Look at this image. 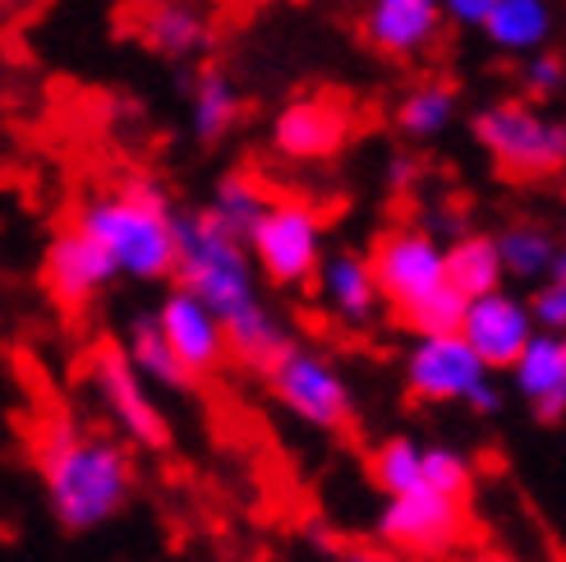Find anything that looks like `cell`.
Returning <instances> with one entry per match:
<instances>
[{"label": "cell", "instance_id": "cell-30", "mask_svg": "<svg viewBox=\"0 0 566 562\" xmlns=\"http://www.w3.org/2000/svg\"><path fill=\"white\" fill-rule=\"evenodd\" d=\"M521 83H525V97L534 102H548V97H562L566 93V55L562 51H530L525 55V70H521Z\"/></svg>", "mask_w": 566, "mask_h": 562}, {"label": "cell", "instance_id": "cell-12", "mask_svg": "<svg viewBox=\"0 0 566 562\" xmlns=\"http://www.w3.org/2000/svg\"><path fill=\"white\" fill-rule=\"evenodd\" d=\"M116 277L120 272L106 259V249L78 227L61 231L42 254V287L61 309H88Z\"/></svg>", "mask_w": 566, "mask_h": 562}, {"label": "cell", "instance_id": "cell-26", "mask_svg": "<svg viewBox=\"0 0 566 562\" xmlns=\"http://www.w3.org/2000/svg\"><path fill=\"white\" fill-rule=\"evenodd\" d=\"M272 204V194H268V185L259 180V176H249V171H231L217 189H212V204H208V212L221 221L231 236H249L253 231V221L263 217V208Z\"/></svg>", "mask_w": 566, "mask_h": 562}, {"label": "cell", "instance_id": "cell-19", "mask_svg": "<svg viewBox=\"0 0 566 562\" xmlns=\"http://www.w3.org/2000/svg\"><path fill=\"white\" fill-rule=\"evenodd\" d=\"M557 33L553 0H497L484 19V38L506 55H530L548 46Z\"/></svg>", "mask_w": 566, "mask_h": 562}, {"label": "cell", "instance_id": "cell-32", "mask_svg": "<svg viewBox=\"0 0 566 562\" xmlns=\"http://www.w3.org/2000/svg\"><path fill=\"white\" fill-rule=\"evenodd\" d=\"M493 6H497V0H442V14H451V19L465 23V28H484V19H489Z\"/></svg>", "mask_w": 566, "mask_h": 562}, {"label": "cell", "instance_id": "cell-14", "mask_svg": "<svg viewBox=\"0 0 566 562\" xmlns=\"http://www.w3.org/2000/svg\"><path fill=\"white\" fill-rule=\"evenodd\" d=\"M539 332L530 319V304L521 295H512L506 287L470 295L465 314H461V336L479 351V360L489 370H512V360L525 351V342Z\"/></svg>", "mask_w": 566, "mask_h": 562}, {"label": "cell", "instance_id": "cell-2", "mask_svg": "<svg viewBox=\"0 0 566 562\" xmlns=\"http://www.w3.org/2000/svg\"><path fill=\"white\" fill-rule=\"evenodd\" d=\"M74 227L88 240H97L106 249V259L116 263V272L129 281H157L176 272L180 212L166 185L153 176H125L106 194H93L78 208Z\"/></svg>", "mask_w": 566, "mask_h": 562}, {"label": "cell", "instance_id": "cell-25", "mask_svg": "<svg viewBox=\"0 0 566 562\" xmlns=\"http://www.w3.org/2000/svg\"><path fill=\"white\" fill-rule=\"evenodd\" d=\"M557 236L544 227V221H512V227L497 231V254L506 277H521V281H544L553 259H557Z\"/></svg>", "mask_w": 566, "mask_h": 562}, {"label": "cell", "instance_id": "cell-38", "mask_svg": "<svg viewBox=\"0 0 566 562\" xmlns=\"http://www.w3.org/2000/svg\"><path fill=\"white\" fill-rule=\"evenodd\" d=\"M562 562H566V558H562Z\"/></svg>", "mask_w": 566, "mask_h": 562}, {"label": "cell", "instance_id": "cell-1", "mask_svg": "<svg viewBox=\"0 0 566 562\" xmlns=\"http://www.w3.org/2000/svg\"><path fill=\"white\" fill-rule=\"evenodd\" d=\"M33 466L51 517L74 535H88L129 508L134 457L125 438L78 425L70 415H51L33 438Z\"/></svg>", "mask_w": 566, "mask_h": 562}, {"label": "cell", "instance_id": "cell-6", "mask_svg": "<svg viewBox=\"0 0 566 562\" xmlns=\"http://www.w3.org/2000/svg\"><path fill=\"white\" fill-rule=\"evenodd\" d=\"M249 259L268 281L276 287H304L314 281L323 254H327V227L323 212L304 199H272L263 217L253 221V231L244 236Z\"/></svg>", "mask_w": 566, "mask_h": 562}, {"label": "cell", "instance_id": "cell-27", "mask_svg": "<svg viewBox=\"0 0 566 562\" xmlns=\"http://www.w3.org/2000/svg\"><path fill=\"white\" fill-rule=\"evenodd\" d=\"M369 475H374V485L391 498V493H410L423 485V443L406 438V434H396L387 443L374 447V457H369Z\"/></svg>", "mask_w": 566, "mask_h": 562}, {"label": "cell", "instance_id": "cell-37", "mask_svg": "<svg viewBox=\"0 0 566 562\" xmlns=\"http://www.w3.org/2000/svg\"><path fill=\"white\" fill-rule=\"evenodd\" d=\"M548 277H562V281H566V249H557V259H553Z\"/></svg>", "mask_w": 566, "mask_h": 562}, {"label": "cell", "instance_id": "cell-31", "mask_svg": "<svg viewBox=\"0 0 566 562\" xmlns=\"http://www.w3.org/2000/svg\"><path fill=\"white\" fill-rule=\"evenodd\" d=\"M525 304L539 332H566V281L562 277H544Z\"/></svg>", "mask_w": 566, "mask_h": 562}, {"label": "cell", "instance_id": "cell-16", "mask_svg": "<svg viewBox=\"0 0 566 562\" xmlns=\"http://www.w3.org/2000/svg\"><path fill=\"white\" fill-rule=\"evenodd\" d=\"M512 387L521 402L553 425L566 415V332H534L512 360Z\"/></svg>", "mask_w": 566, "mask_h": 562}, {"label": "cell", "instance_id": "cell-21", "mask_svg": "<svg viewBox=\"0 0 566 562\" xmlns=\"http://www.w3.org/2000/svg\"><path fill=\"white\" fill-rule=\"evenodd\" d=\"M240 111H244V97L231 74L217 65L198 70V79L189 83V116H193V134L203 144H217V138L231 134L240 125Z\"/></svg>", "mask_w": 566, "mask_h": 562}, {"label": "cell", "instance_id": "cell-17", "mask_svg": "<svg viewBox=\"0 0 566 562\" xmlns=\"http://www.w3.org/2000/svg\"><path fill=\"white\" fill-rule=\"evenodd\" d=\"M134 33L148 51L166 55V61H189V55L208 51L212 19L198 0H148L134 14Z\"/></svg>", "mask_w": 566, "mask_h": 562}, {"label": "cell", "instance_id": "cell-28", "mask_svg": "<svg viewBox=\"0 0 566 562\" xmlns=\"http://www.w3.org/2000/svg\"><path fill=\"white\" fill-rule=\"evenodd\" d=\"M423 485L451 493V498H465L474 485V466L461 447H447V443H423Z\"/></svg>", "mask_w": 566, "mask_h": 562}, {"label": "cell", "instance_id": "cell-4", "mask_svg": "<svg viewBox=\"0 0 566 562\" xmlns=\"http://www.w3.org/2000/svg\"><path fill=\"white\" fill-rule=\"evenodd\" d=\"M406 387L429 406H470L479 415L502 406L493 370L461 332H415V346L406 351Z\"/></svg>", "mask_w": 566, "mask_h": 562}, {"label": "cell", "instance_id": "cell-34", "mask_svg": "<svg viewBox=\"0 0 566 562\" xmlns=\"http://www.w3.org/2000/svg\"><path fill=\"white\" fill-rule=\"evenodd\" d=\"M336 562H401L391 549H374V544H355V549H336Z\"/></svg>", "mask_w": 566, "mask_h": 562}, {"label": "cell", "instance_id": "cell-20", "mask_svg": "<svg viewBox=\"0 0 566 562\" xmlns=\"http://www.w3.org/2000/svg\"><path fill=\"white\" fill-rule=\"evenodd\" d=\"M226 342H231V355L244 364V370L268 374L272 364L295 346V336L263 300H253L249 309H240L235 319H226Z\"/></svg>", "mask_w": 566, "mask_h": 562}, {"label": "cell", "instance_id": "cell-13", "mask_svg": "<svg viewBox=\"0 0 566 562\" xmlns=\"http://www.w3.org/2000/svg\"><path fill=\"white\" fill-rule=\"evenodd\" d=\"M350 138V106L332 93H308L276 111L272 144L291 162H323Z\"/></svg>", "mask_w": 566, "mask_h": 562}, {"label": "cell", "instance_id": "cell-7", "mask_svg": "<svg viewBox=\"0 0 566 562\" xmlns=\"http://www.w3.org/2000/svg\"><path fill=\"white\" fill-rule=\"evenodd\" d=\"M268 387L300 425L318 429V434H342L355 419L350 378L336 370L332 355H323L314 346H291L268 370Z\"/></svg>", "mask_w": 566, "mask_h": 562}, {"label": "cell", "instance_id": "cell-8", "mask_svg": "<svg viewBox=\"0 0 566 562\" xmlns=\"http://www.w3.org/2000/svg\"><path fill=\"white\" fill-rule=\"evenodd\" d=\"M88 387L102 406V415L111 419L129 447H144V452H161L171 443V425H166V410L153 397L148 378L134 370L125 346H97L88 355Z\"/></svg>", "mask_w": 566, "mask_h": 562}, {"label": "cell", "instance_id": "cell-10", "mask_svg": "<svg viewBox=\"0 0 566 562\" xmlns=\"http://www.w3.org/2000/svg\"><path fill=\"white\" fill-rule=\"evenodd\" d=\"M369 268L382 300L396 314H406V309L447 287V244L429 227H391L374 240Z\"/></svg>", "mask_w": 566, "mask_h": 562}, {"label": "cell", "instance_id": "cell-33", "mask_svg": "<svg viewBox=\"0 0 566 562\" xmlns=\"http://www.w3.org/2000/svg\"><path fill=\"white\" fill-rule=\"evenodd\" d=\"M419 180V162L410 157V153H396L391 162H387V185L391 189H410Z\"/></svg>", "mask_w": 566, "mask_h": 562}, {"label": "cell", "instance_id": "cell-29", "mask_svg": "<svg viewBox=\"0 0 566 562\" xmlns=\"http://www.w3.org/2000/svg\"><path fill=\"white\" fill-rule=\"evenodd\" d=\"M461 314H465V295L447 281L442 291H433L429 300H419L415 309H406L401 323L410 332H461Z\"/></svg>", "mask_w": 566, "mask_h": 562}, {"label": "cell", "instance_id": "cell-3", "mask_svg": "<svg viewBox=\"0 0 566 562\" xmlns=\"http://www.w3.org/2000/svg\"><path fill=\"white\" fill-rule=\"evenodd\" d=\"M176 287L203 300L212 314L226 323L240 309H249L259 295V268L249 259V244L231 236L221 221L203 212H180L176 227Z\"/></svg>", "mask_w": 566, "mask_h": 562}, {"label": "cell", "instance_id": "cell-22", "mask_svg": "<svg viewBox=\"0 0 566 562\" xmlns=\"http://www.w3.org/2000/svg\"><path fill=\"white\" fill-rule=\"evenodd\" d=\"M447 281L465 300L484 295V291H497L506 281V268H502V254H497V236L461 231L457 240H451L447 244Z\"/></svg>", "mask_w": 566, "mask_h": 562}, {"label": "cell", "instance_id": "cell-36", "mask_svg": "<svg viewBox=\"0 0 566 562\" xmlns=\"http://www.w3.org/2000/svg\"><path fill=\"white\" fill-rule=\"evenodd\" d=\"M470 562H516V558H506V553H497V549H484V553H474Z\"/></svg>", "mask_w": 566, "mask_h": 562}, {"label": "cell", "instance_id": "cell-35", "mask_svg": "<svg viewBox=\"0 0 566 562\" xmlns=\"http://www.w3.org/2000/svg\"><path fill=\"white\" fill-rule=\"evenodd\" d=\"M304 540L314 544V549H323V553H332V558H336V549H342V544H336V540L327 535V525H323V521H314V525H308V530H304Z\"/></svg>", "mask_w": 566, "mask_h": 562}, {"label": "cell", "instance_id": "cell-11", "mask_svg": "<svg viewBox=\"0 0 566 562\" xmlns=\"http://www.w3.org/2000/svg\"><path fill=\"white\" fill-rule=\"evenodd\" d=\"M153 319H157V327H161L166 342H171V351H176V360L185 364L189 378H208V374L221 370L226 360H231L226 323H221L198 295H189L185 287H176L171 295H166V300L153 309Z\"/></svg>", "mask_w": 566, "mask_h": 562}, {"label": "cell", "instance_id": "cell-23", "mask_svg": "<svg viewBox=\"0 0 566 562\" xmlns=\"http://www.w3.org/2000/svg\"><path fill=\"white\" fill-rule=\"evenodd\" d=\"M125 355H129L134 370L148 378V387H157V392H185V387L193 383V378L185 374V364L176 360L171 342L161 336V327H157L153 314H138V319L129 323V332H125Z\"/></svg>", "mask_w": 566, "mask_h": 562}, {"label": "cell", "instance_id": "cell-24", "mask_svg": "<svg viewBox=\"0 0 566 562\" xmlns=\"http://www.w3.org/2000/svg\"><path fill=\"white\" fill-rule=\"evenodd\" d=\"M457 106H461L457 83L423 79L401 102H396V129H401L406 138H415V144H423V138L447 134V125L457 121Z\"/></svg>", "mask_w": 566, "mask_h": 562}, {"label": "cell", "instance_id": "cell-9", "mask_svg": "<svg viewBox=\"0 0 566 562\" xmlns=\"http://www.w3.org/2000/svg\"><path fill=\"white\" fill-rule=\"evenodd\" d=\"M378 540L391 553H410V558H442L451 549H461L465 498L438 493L429 485H419L410 493H391L378 512Z\"/></svg>", "mask_w": 566, "mask_h": 562}, {"label": "cell", "instance_id": "cell-5", "mask_svg": "<svg viewBox=\"0 0 566 562\" xmlns=\"http://www.w3.org/2000/svg\"><path fill=\"white\" fill-rule=\"evenodd\" d=\"M470 129L474 144L516 180H544L566 171V121L544 116L530 102H493L474 111Z\"/></svg>", "mask_w": 566, "mask_h": 562}, {"label": "cell", "instance_id": "cell-18", "mask_svg": "<svg viewBox=\"0 0 566 562\" xmlns=\"http://www.w3.org/2000/svg\"><path fill=\"white\" fill-rule=\"evenodd\" d=\"M314 281H318L323 309H327L336 323H346V327L374 323L382 291H378V281H374L369 254H323Z\"/></svg>", "mask_w": 566, "mask_h": 562}, {"label": "cell", "instance_id": "cell-15", "mask_svg": "<svg viewBox=\"0 0 566 562\" xmlns=\"http://www.w3.org/2000/svg\"><path fill=\"white\" fill-rule=\"evenodd\" d=\"M359 33L391 61H415L442 33V0H369Z\"/></svg>", "mask_w": 566, "mask_h": 562}]
</instances>
